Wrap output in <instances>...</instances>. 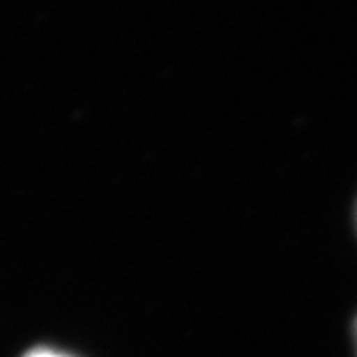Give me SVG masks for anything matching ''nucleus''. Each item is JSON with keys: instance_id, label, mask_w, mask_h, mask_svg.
I'll use <instances>...</instances> for the list:
<instances>
[{"instance_id": "nucleus-1", "label": "nucleus", "mask_w": 357, "mask_h": 357, "mask_svg": "<svg viewBox=\"0 0 357 357\" xmlns=\"http://www.w3.org/2000/svg\"><path fill=\"white\" fill-rule=\"evenodd\" d=\"M29 357H65V355H59V353H50V351H39V353H33Z\"/></svg>"}]
</instances>
